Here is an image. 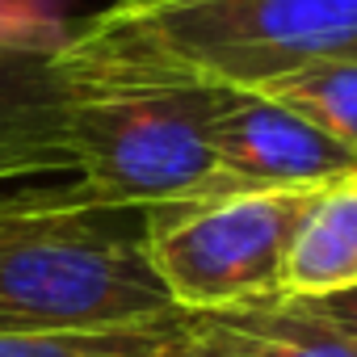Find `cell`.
<instances>
[{"label": "cell", "instance_id": "1", "mask_svg": "<svg viewBox=\"0 0 357 357\" xmlns=\"http://www.w3.org/2000/svg\"><path fill=\"white\" fill-rule=\"evenodd\" d=\"M344 59L357 63V0H118L55 51L72 93H257Z\"/></svg>", "mask_w": 357, "mask_h": 357}, {"label": "cell", "instance_id": "2", "mask_svg": "<svg viewBox=\"0 0 357 357\" xmlns=\"http://www.w3.org/2000/svg\"><path fill=\"white\" fill-rule=\"evenodd\" d=\"M219 89H101L76 93L68 114L72 172L101 211L143 215L206 202L240 185L219 168Z\"/></svg>", "mask_w": 357, "mask_h": 357}, {"label": "cell", "instance_id": "3", "mask_svg": "<svg viewBox=\"0 0 357 357\" xmlns=\"http://www.w3.org/2000/svg\"><path fill=\"white\" fill-rule=\"evenodd\" d=\"M122 211H63L0 240V332H101L176 319Z\"/></svg>", "mask_w": 357, "mask_h": 357}, {"label": "cell", "instance_id": "4", "mask_svg": "<svg viewBox=\"0 0 357 357\" xmlns=\"http://www.w3.org/2000/svg\"><path fill=\"white\" fill-rule=\"evenodd\" d=\"M324 190H236L143 211L147 261L176 311H219L282 294L290 240Z\"/></svg>", "mask_w": 357, "mask_h": 357}, {"label": "cell", "instance_id": "5", "mask_svg": "<svg viewBox=\"0 0 357 357\" xmlns=\"http://www.w3.org/2000/svg\"><path fill=\"white\" fill-rule=\"evenodd\" d=\"M219 168L240 190H328L357 176V155L290 105L227 93L215 118Z\"/></svg>", "mask_w": 357, "mask_h": 357}, {"label": "cell", "instance_id": "6", "mask_svg": "<svg viewBox=\"0 0 357 357\" xmlns=\"http://www.w3.org/2000/svg\"><path fill=\"white\" fill-rule=\"evenodd\" d=\"M155 357H357V349L290 298L181 311Z\"/></svg>", "mask_w": 357, "mask_h": 357}, {"label": "cell", "instance_id": "7", "mask_svg": "<svg viewBox=\"0 0 357 357\" xmlns=\"http://www.w3.org/2000/svg\"><path fill=\"white\" fill-rule=\"evenodd\" d=\"M357 290V176L328 185L298 223L278 298H324Z\"/></svg>", "mask_w": 357, "mask_h": 357}, {"label": "cell", "instance_id": "8", "mask_svg": "<svg viewBox=\"0 0 357 357\" xmlns=\"http://www.w3.org/2000/svg\"><path fill=\"white\" fill-rule=\"evenodd\" d=\"M72 101L76 93L59 72L55 55L0 51V147L68 151Z\"/></svg>", "mask_w": 357, "mask_h": 357}, {"label": "cell", "instance_id": "9", "mask_svg": "<svg viewBox=\"0 0 357 357\" xmlns=\"http://www.w3.org/2000/svg\"><path fill=\"white\" fill-rule=\"evenodd\" d=\"M257 93L290 105L294 114H303L307 122H315L324 135H332L336 143H344L357 155V63L353 59L294 72Z\"/></svg>", "mask_w": 357, "mask_h": 357}, {"label": "cell", "instance_id": "10", "mask_svg": "<svg viewBox=\"0 0 357 357\" xmlns=\"http://www.w3.org/2000/svg\"><path fill=\"white\" fill-rule=\"evenodd\" d=\"M181 319V315H176ZM135 324L101 332H0V357H155L172 324Z\"/></svg>", "mask_w": 357, "mask_h": 357}, {"label": "cell", "instance_id": "11", "mask_svg": "<svg viewBox=\"0 0 357 357\" xmlns=\"http://www.w3.org/2000/svg\"><path fill=\"white\" fill-rule=\"evenodd\" d=\"M68 34L72 30L59 0H0V51L55 55Z\"/></svg>", "mask_w": 357, "mask_h": 357}, {"label": "cell", "instance_id": "12", "mask_svg": "<svg viewBox=\"0 0 357 357\" xmlns=\"http://www.w3.org/2000/svg\"><path fill=\"white\" fill-rule=\"evenodd\" d=\"M63 211H101L89 190L76 181V185H43V190H17V194H5L0 198V240L38 223V219H51V215H63Z\"/></svg>", "mask_w": 357, "mask_h": 357}, {"label": "cell", "instance_id": "13", "mask_svg": "<svg viewBox=\"0 0 357 357\" xmlns=\"http://www.w3.org/2000/svg\"><path fill=\"white\" fill-rule=\"evenodd\" d=\"M290 303H298L307 315H315L319 324H328L336 336H344L357 349V290H340L324 298H290Z\"/></svg>", "mask_w": 357, "mask_h": 357}, {"label": "cell", "instance_id": "14", "mask_svg": "<svg viewBox=\"0 0 357 357\" xmlns=\"http://www.w3.org/2000/svg\"><path fill=\"white\" fill-rule=\"evenodd\" d=\"M43 172H72V155L68 151H34V147H0V181L43 176Z\"/></svg>", "mask_w": 357, "mask_h": 357}]
</instances>
